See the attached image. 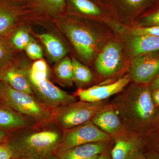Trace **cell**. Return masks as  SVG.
<instances>
[{"label": "cell", "mask_w": 159, "mask_h": 159, "mask_svg": "<svg viewBox=\"0 0 159 159\" xmlns=\"http://www.w3.org/2000/svg\"><path fill=\"white\" fill-rule=\"evenodd\" d=\"M61 136L54 130L9 134L5 142L11 158L19 159H52L57 153Z\"/></svg>", "instance_id": "cell-1"}, {"label": "cell", "mask_w": 159, "mask_h": 159, "mask_svg": "<svg viewBox=\"0 0 159 159\" xmlns=\"http://www.w3.org/2000/svg\"><path fill=\"white\" fill-rule=\"evenodd\" d=\"M32 89L47 108L55 109L76 101L74 96L67 93L53 84L48 78V67L45 61H36L28 72Z\"/></svg>", "instance_id": "cell-2"}, {"label": "cell", "mask_w": 159, "mask_h": 159, "mask_svg": "<svg viewBox=\"0 0 159 159\" xmlns=\"http://www.w3.org/2000/svg\"><path fill=\"white\" fill-rule=\"evenodd\" d=\"M0 102L36 122H46L53 118L48 108L31 95L14 89L2 81H0Z\"/></svg>", "instance_id": "cell-3"}, {"label": "cell", "mask_w": 159, "mask_h": 159, "mask_svg": "<svg viewBox=\"0 0 159 159\" xmlns=\"http://www.w3.org/2000/svg\"><path fill=\"white\" fill-rule=\"evenodd\" d=\"M106 107L100 102L81 101L62 106L53 110V118L60 128L64 130L87 122Z\"/></svg>", "instance_id": "cell-4"}, {"label": "cell", "mask_w": 159, "mask_h": 159, "mask_svg": "<svg viewBox=\"0 0 159 159\" xmlns=\"http://www.w3.org/2000/svg\"><path fill=\"white\" fill-rule=\"evenodd\" d=\"M65 131L60 142L57 157L64 152L79 145L94 142H107L110 139L107 133L91 121Z\"/></svg>", "instance_id": "cell-5"}, {"label": "cell", "mask_w": 159, "mask_h": 159, "mask_svg": "<svg viewBox=\"0 0 159 159\" xmlns=\"http://www.w3.org/2000/svg\"><path fill=\"white\" fill-rule=\"evenodd\" d=\"M61 29L83 59L89 61L97 48V39L89 29L83 26L64 23Z\"/></svg>", "instance_id": "cell-6"}, {"label": "cell", "mask_w": 159, "mask_h": 159, "mask_svg": "<svg viewBox=\"0 0 159 159\" xmlns=\"http://www.w3.org/2000/svg\"><path fill=\"white\" fill-rule=\"evenodd\" d=\"M159 74V55L150 53L136 56L132 61L129 74L139 83H147Z\"/></svg>", "instance_id": "cell-7"}, {"label": "cell", "mask_w": 159, "mask_h": 159, "mask_svg": "<svg viewBox=\"0 0 159 159\" xmlns=\"http://www.w3.org/2000/svg\"><path fill=\"white\" fill-rule=\"evenodd\" d=\"M122 60L121 47L116 43H111L104 47L96 61V69L103 76L113 75L120 68Z\"/></svg>", "instance_id": "cell-8"}, {"label": "cell", "mask_w": 159, "mask_h": 159, "mask_svg": "<svg viewBox=\"0 0 159 159\" xmlns=\"http://www.w3.org/2000/svg\"><path fill=\"white\" fill-rule=\"evenodd\" d=\"M129 81L128 77H123L109 85L95 86L87 89L78 90L76 95L81 101L95 102H100L112 95L120 92Z\"/></svg>", "instance_id": "cell-9"}, {"label": "cell", "mask_w": 159, "mask_h": 159, "mask_svg": "<svg viewBox=\"0 0 159 159\" xmlns=\"http://www.w3.org/2000/svg\"><path fill=\"white\" fill-rule=\"evenodd\" d=\"M0 81L16 90L31 95L32 89L28 76L14 63L0 71Z\"/></svg>", "instance_id": "cell-10"}, {"label": "cell", "mask_w": 159, "mask_h": 159, "mask_svg": "<svg viewBox=\"0 0 159 159\" xmlns=\"http://www.w3.org/2000/svg\"><path fill=\"white\" fill-rule=\"evenodd\" d=\"M131 110L135 116L142 121H148L153 117L155 109L148 88H138L133 99Z\"/></svg>", "instance_id": "cell-11"}, {"label": "cell", "mask_w": 159, "mask_h": 159, "mask_svg": "<svg viewBox=\"0 0 159 159\" xmlns=\"http://www.w3.org/2000/svg\"><path fill=\"white\" fill-rule=\"evenodd\" d=\"M20 10L6 0H0V37L6 39L16 27Z\"/></svg>", "instance_id": "cell-12"}, {"label": "cell", "mask_w": 159, "mask_h": 159, "mask_svg": "<svg viewBox=\"0 0 159 159\" xmlns=\"http://www.w3.org/2000/svg\"><path fill=\"white\" fill-rule=\"evenodd\" d=\"M107 142H94L79 145L57 156L58 159H83L108 153Z\"/></svg>", "instance_id": "cell-13"}, {"label": "cell", "mask_w": 159, "mask_h": 159, "mask_svg": "<svg viewBox=\"0 0 159 159\" xmlns=\"http://www.w3.org/2000/svg\"><path fill=\"white\" fill-rule=\"evenodd\" d=\"M29 124L23 115L0 102V130L9 133L27 127Z\"/></svg>", "instance_id": "cell-14"}, {"label": "cell", "mask_w": 159, "mask_h": 159, "mask_svg": "<svg viewBox=\"0 0 159 159\" xmlns=\"http://www.w3.org/2000/svg\"><path fill=\"white\" fill-rule=\"evenodd\" d=\"M129 48L131 53L135 57L159 51V36H134L130 41Z\"/></svg>", "instance_id": "cell-15"}, {"label": "cell", "mask_w": 159, "mask_h": 159, "mask_svg": "<svg viewBox=\"0 0 159 159\" xmlns=\"http://www.w3.org/2000/svg\"><path fill=\"white\" fill-rule=\"evenodd\" d=\"M96 126L106 133H113L120 127V120L116 113L105 108L97 113L91 119Z\"/></svg>", "instance_id": "cell-16"}, {"label": "cell", "mask_w": 159, "mask_h": 159, "mask_svg": "<svg viewBox=\"0 0 159 159\" xmlns=\"http://www.w3.org/2000/svg\"><path fill=\"white\" fill-rule=\"evenodd\" d=\"M43 44L47 52L54 61L62 59L67 54V50L62 43L57 37L50 33L38 35Z\"/></svg>", "instance_id": "cell-17"}, {"label": "cell", "mask_w": 159, "mask_h": 159, "mask_svg": "<svg viewBox=\"0 0 159 159\" xmlns=\"http://www.w3.org/2000/svg\"><path fill=\"white\" fill-rule=\"evenodd\" d=\"M140 144L136 142L120 139L118 140L111 152V159H132L140 150Z\"/></svg>", "instance_id": "cell-18"}, {"label": "cell", "mask_w": 159, "mask_h": 159, "mask_svg": "<svg viewBox=\"0 0 159 159\" xmlns=\"http://www.w3.org/2000/svg\"><path fill=\"white\" fill-rule=\"evenodd\" d=\"M11 50H22L26 47L31 40L29 33L24 29H16V28L6 38Z\"/></svg>", "instance_id": "cell-19"}, {"label": "cell", "mask_w": 159, "mask_h": 159, "mask_svg": "<svg viewBox=\"0 0 159 159\" xmlns=\"http://www.w3.org/2000/svg\"><path fill=\"white\" fill-rule=\"evenodd\" d=\"M34 4L40 11L52 16L60 14L66 7V0H33Z\"/></svg>", "instance_id": "cell-20"}, {"label": "cell", "mask_w": 159, "mask_h": 159, "mask_svg": "<svg viewBox=\"0 0 159 159\" xmlns=\"http://www.w3.org/2000/svg\"><path fill=\"white\" fill-rule=\"evenodd\" d=\"M56 75L61 80L71 84L73 80L72 60L66 57L61 60L55 69Z\"/></svg>", "instance_id": "cell-21"}, {"label": "cell", "mask_w": 159, "mask_h": 159, "mask_svg": "<svg viewBox=\"0 0 159 159\" xmlns=\"http://www.w3.org/2000/svg\"><path fill=\"white\" fill-rule=\"evenodd\" d=\"M73 67V79L81 83H87L93 79L90 70L75 58L72 59Z\"/></svg>", "instance_id": "cell-22"}, {"label": "cell", "mask_w": 159, "mask_h": 159, "mask_svg": "<svg viewBox=\"0 0 159 159\" xmlns=\"http://www.w3.org/2000/svg\"><path fill=\"white\" fill-rule=\"evenodd\" d=\"M77 11L88 15L97 16L101 13L99 7L89 0H69Z\"/></svg>", "instance_id": "cell-23"}, {"label": "cell", "mask_w": 159, "mask_h": 159, "mask_svg": "<svg viewBox=\"0 0 159 159\" xmlns=\"http://www.w3.org/2000/svg\"><path fill=\"white\" fill-rule=\"evenodd\" d=\"M14 60V52L6 39L0 37V71L10 65Z\"/></svg>", "instance_id": "cell-24"}, {"label": "cell", "mask_w": 159, "mask_h": 159, "mask_svg": "<svg viewBox=\"0 0 159 159\" xmlns=\"http://www.w3.org/2000/svg\"><path fill=\"white\" fill-rule=\"evenodd\" d=\"M25 50L28 56L31 59L39 60L43 57L42 49L33 40L31 39Z\"/></svg>", "instance_id": "cell-25"}, {"label": "cell", "mask_w": 159, "mask_h": 159, "mask_svg": "<svg viewBox=\"0 0 159 159\" xmlns=\"http://www.w3.org/2000/svg\"><path fill=\"white\" fill-rule=\"evenodd\" d=\"M131 34L134 36H159V26H149L144 28H138L133 29L131 31Z\"/></svg>", "instance_id": "cell-26"}, {"label": "cell", "mask_w": 159, "mask_h": 159, "mask_svg": "<svg viewBox=\"0 0 159 159\" xmlns=\"http://www.w3.org/2000/svg\"><path fill=\"white\" fill-rule=\"evenodd\" d=\"M142 23L146 25L159 27V10L146 16L142 19Z\"/></svg>", "instance_id": "cell-27"}, {"label": "cell", "mask_w": 159, "mask_h": 159, "mask_svg": "<svg viewBox=\"0 0 159 159\" xmlns=\"http://www.w3.org/2000/svg\"><path fill=\"white\" fill-rule=\"evenodd\" d=\"M122 2L132 9H136L141 8L145 5L148 0H121Z\"/></svg>", "instance_id": "cell-28"}, {"label": "cell", "mask_w": 159, "mask_h": 159, "mask_svg": "<svg viewBox=\"0 0 159 159\" xmlns=\"http://www.w3.org/2000/svg\"><path fill=\"white\" fill-rule=\"evenodd\" d=\"M12 155L10 149L6 143L0 145V159L11 158Z\"/></svg>", "instance_id": "cell-29"}, {"label": "cell", "mask_w": 159, "mask_h": 159, "mask_svg": "<svg viewBox=\"0 0 159 159\" xmlns=\"http://www.w3.org/2000/svg\"><path fill=\"white\" fill-rule=\"evenodd\" d=\"M145 155L147 159H159V152L156 151H150Z\"/></svg>", "instance_id": "cell-30"}, {"label": "cell", "mask_w": 159, "mask_h": 159, "mask_svg": "<svg viewBox=\"0 0 159 159\" xmlns=\"http://www.w3.org/2000/svg\"><path fill=\"white\" fill-rule=\"evenodd\" d=\"M9 133L5 131L0 130V145L5 143L9 138Z\"/></svg>", "instance_id": "cell-31"}, {"label": "cell", "mask_w": 159, "mask_h": 159, "mask_svg": "<svg viewBox=\"0 0 159 159\" xmlns=\"http://www.w3.org/2000/svg\"><path fill=\"white\" fill-rule=\"evenodd\" d=\"M152 88L154 90H157L159 88V74L157 76L156 78L153 80L152 84Z\"/></svg>", "instance_id": "cell-32"}, {"label": "cell", "mask_w": 159, "mask_h": 159, "mask_svg": "<svg viewBox=\"0 0 159 159\" xmlns=\"http://www.w3.org/2000/svg\"><path fill=\"white\" fill-rule=\"evenodd\" d=\"M153 99L156 104L159 105V88L155 91L153 94Z\"/></svg>", "instance_id": "cell-33"}, {"label": "cell", "mask_w": 159, "mask_h": 159, "mask_svg": "<svg viewBox=\"0 0 159 159\" xmlns=\"http://www.w3.org/2000/svg\"><path fill=\"white\" fill-rule=\"evenodd\" d=\"M132 159H147L145 154L143 153L142 151L139 152L134 156Z\"/></svg>", "instance_id": "cell-34"}, {"label": "cell", "mask_w": 159, "mask_h": 159, "mask_svg": "<svg viewBox=\"0 0 159 159\" xmlns=\"http://www.w3.org/2000/svg\"><path fill=\"white\" fill-rule=\"evenodd\" d=\"M97 159H111L108 153L102 154L99 155Z\"/></svg>", "instance_id": "cell-35"}, {"label": "cell", "mask_w": 159, "mask_h": 159, "mask_svg": "<svg viewBox=\"0 0 159 159\" xmlns=\"http://www.w3.org/2000/svg\"><path fill=\"white\" fill-rule=\"evenodd\" d=\"M6 1H8V2L13 4V5L17 6V4L23 2L24 0H6Z\"/></svg>", "instance_id": "cell-36"}, {"label": "cell", "mask_w": 159, "mask_h": 159, "mask_svg": "<svg viewBox=\"0 0 159 159\" xmlns=\"http://www.w3.org/2000/svg\"><path fill=\"white\" fill-rule=\"evenodd\" d=\"M99 155H96L95 156L90 157L87 158H84L83 159H97Z\"/></svg>", "instance_id": "cell-37"}, {"label": "cell", "mask_w": 159, "mask_h": 159, "mask_svg": "<svg viewBox=\"0 0 159 159\" xmlns=\"http://www.w3.org/2000/svg\"><path fill=\"white\" fill-rule=\"evenodd\" d=\"M52 159H57V157H56L54 158H53Z\"/></svg>", "instance_id": "cell-38"}, {"label": "cell", "mask_w": 159, "mask_h": 159, "mask_svg": "<svg viewBox=\"0 0 159 159\" xmlns=\"http://www.w3.org/2000/svg\"><path fill=\"white\" fill-rule=\"evenodd\" d=\"M9 159H17V158H11Z\"/></svg>", "instance_id": "cell-39"}]
</instances>
